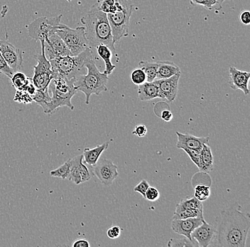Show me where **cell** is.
Wrapping results in <instances>:
<instances>
[{"instance_id": "6da1fadb", "label": "cell", "mask_w": 250, "mask_h": 247, "mask_svg": "<svg viewBox=\"0 0 250 247\" xmlns=\"http://www.w3.org/2000/svg\"><path fill=\"white\" fill-rule=\"evenodd\" d=\"M217 243L220 247H245L250 229V213L242 212L237 202L223 209L215 219Z\"/></svg>"}, {"instance_id": "7a4b0ae2", "label": "cell", "mask_w": 250, "mask_h": 247, "mask_svg": "<svg viewBox=\"0 0 250 247\" xmlns=\"http://www.w3.org/2000/svg\"><path fill=\"white\" fill-rule=\"evenodd\" d=\"M85 28V36L89 47L93 49L98 45H104L112 51H115V43L107 14L102 12L95 3L85 16L81 19Z\"/></svg>"}, {"instance_id": "3957f363", "label": "cell", "mask_w": 250, "mask_h": 247, "mask_svg": "<svg viewBox=\"0 0 250 247\" xmlns=\"http://www.w3.org/2000/svg\"><path fill=\"white\" fill-rule=\"evenodd\" d=\"M87 68V74H80L73 79V85L78 91H81L85 96V104H90L92 95L99 96L103 92L107 90V84L109 81L107 75L102 73L95 64L93 54L89 56L84 62Z\"/></svg>"}, {"instance_id": "277c9868", "label": "cell", "mask_w": 250, "mask_h": 247, "mask_svg": "<svg viewBox=\"0 0 250 247\" xmlns=\"http://www.w3.org/2000/svg\"><path fill=\"white\" fill-rule=\"evenodd\" d=\"M92 54H93V50L89 47L78 56H60L51 59L49 62L54 78L62 76L70 80L74 79L78 75L81 74V71L85 67L84 62L85 59Z\"/></svg>"}, {"instance_id": "5b68a950", "label": "cell", "mask_w": 250, "mask_h": 247, "mask_svg": "<svg viewBox=\"0 0 250 247\" xmlns=\"http://www.w3.org/2000/svg\"><path fill=\"white\" fill-rule=\"evenodd\" d=\"M56 33L70 50V56L79 55L86 48H89L85 26H78L76 29H71L67 25L61 24Z\"/></svg>"}, {"instance_id": "8992f818", "label": "cell", "mask_w": 250, "mask_h": 247, "mask_svg": "<svg viewBox=\"0 0 250 247\" xmlns=\"http://www.w3.org/2000/svg\"><path fill=\"white\" fill-rule=\"evenodd\" d=\"M62 17V15L53 17H39L27 26L28 34L37 42H44L50 34L56 32L60 26Z\"/></svg>"}, {"instance_id": "52a82bcc", "label": "cell", "mask_w": 250, "mask_h": 247, "mask_svg": "<svg viewBox=\"0 0 250 247\" xmlns=\"http://www.w3.org/2000/svg\"><path fill=\"white\" fill-rule=\"evenodd\" d=\"M40 42L42 53L37 55V64L34 67V76L31 81L36 88L45 90L48 89L50 83L54 79V73L51 69V63L45 54L44 44L43 42Z\"/></svg>"}, {"instance_id": "ba28073f", "label": "cell", "mask_w": 250, "mask_h": 247, "mask_svg": "<svg viewBox=\"0 0 250 247\" xmlns=\"http://www.w3.org/2000/svg\"><path fill=\"white\" fill-rule=\"evenodd\" d=\"M133 10L134 7H130L123 10L117 11L113 14H107V19L112 30L114 43H116L123 37L129 35V21Z\"/></svg>"}, {"instance_id": "9c48e42d", "label": "cell", "mask_w": 250, "mask_h": 247, "mask_svg": "<svg viewBox=\"0 0 250 247\" xmlns=\"http://www.w3.org/2000/svg\"><path fill=\"white\" fill-rule=\"evenodd\" d=\"M93 175L102 183L110 186L118 177L117 166L112 161L107 159H99L96 164L91 167Z\"/></svg>"}, {"instance_id": "30bf717a", "label": "cell", "mask_w": 250, "mask_h": 247, "mask_svg": "<svg viewBox=\"0 0 250 247\" xmlns=\"http://www.w3.org/2000/svg\"><path fill=\"white\" fill-rule=\"evenodd\" d=\"M0 52L15 73L21 71L23 64L22 52L21 50L15 47L7 41L1 40Z\"/></svg>"}, {"instance_id": "8fae6325", "label": "cell", "mask_w": 250, "mask_h": 247, "mask_svg": "<svg viewBox=\"0 0 250 247\" xmlns=\"http://www.w3.org/2000/svg\"><path fill=\"white\" fill-rule=\"evenodd\" d=\"M45 54L48 60L60 56H70V50L56 32L50 34L43 42Z\"/></svg>"}, {"instance_id": "7c38bea8", "label": "cell", "mask_w": 250, "mask_h": 247, "mask_svg": "<svg viewBox=\"0 0 250 247\" xmlns=\"http://www.w3.org/2000/svg\"><path fill=\"white\" fill-rule=\"evenodd\" d=\"M71 165L68 176V180L72 181L76 184L83 183L90 180L92 178L91 173L87 165L83 163V156H76L70 159Z\"/></svg>"}, {"instance_id": "4fadbf2b", "label": "cell", "mask_w": 250, "mask_h": 247, "mask_svg": "<svg viewBox=\"0 0 250 247\" xmlns=\"http://www.w3.org/2000/svg\"><path fill=\"white\" fill-rule=\"evenodd\" d=\"M181 73H177L168 79H156L154 82L159 87L164 101L171 103L176 99L179 90V81Z\"/></svg>"}, {"instance_id": "5bb4252c", "label": "cell", "mask_w": 250, "mask_h": 247, "mask_svg": "<svg viewBox=\"0 0 250 247\" xmlns=\"http://www.w3.org/2000/svg\"><path fill=\"white\" fill-rule=\"evenodd\" d=\"M216 229L215 226L203 222L202 225L195 228L191 233V237L198 242V246L208 247L215 240Z\"/></svg>"}, {"instance_id": "9a60e30c", "label": "cell", "mask_w": 250, "mask_h": 247, "mask_svg": "<svg viewBox=\"0 0 250 247\" xmlns=\"http://www.w3.org/2000/svg\"><path fill=\"white\" fill-rule=\"evenodd\" d=\"M205 219L188 218L185 220H172L171 227L176 234L192 239L191 233L195 228L202 225Z\"/></svg>"}, {"instance_id": "2e32d148", "label": "cell", "mask_w": 250, "mask_h": 247, "mask_svg": "<svg viewBox=\"0 0 250 247\" xmlns=\"http://www.w3.org/2000/svg\"><path fill=\"white\" fill-rule=\"evenodd\" d=\"M229 85L233 90H241L245 95L250 93L248 84L250 73L246 71H241L234 67H229Z\"/></svg>"}, {"instance_id": "e0dca14e", "label": "cell", "mask_w": 250, "mask_h": 247, "mask_svg": "<svg viewBox=\"0 0 250 247\" xmlns=\"http://www.w3.org/2000/svg\"><path fill=\"white\" fill-rule=\"evenodd\" d=\"M178 137L176 148L179 149L201 150L204 144H209L210 137H196L189 134L176 131Z\"/></svg>"}, {"instance_id": "ac0fdd59", "label": "cell", "mask_w": 250, "mask_h": 247, "mask_svg": "<svg viewBox=\"0 0 250 247\" xmlns=\"http://www.w3.org/2000/svg\"><path fill=\"white\" fill-rule=\"evenodd\" d=\"M48 88H50L52 92V96H51V101L50 103L47 114L51 115L59 108L62 107V106H66V107L69 108L71 111L74 110V106L72 104L71 99L76 93H62V92L59 91L51 87H48Z\"/></svg>"}, {"instance_id": "d6986e66", "label": "cell", "mask_w": 250, "mask_h": 247, "mask_svg": "<svg viewBox=\"0 0 250 247\" xmlns=\"http://www.w3.org/2000/svg\"><path fill=\"white\" fill-rule=\"evenodd\" d=\"M98 9L105 14H113L117 11L134 7L131 0H98Z\"/></svg>"}, {"instance_id": "ffe728a7", "label": "cell", "mask_w": 250, "mask_h": 247, "mask_svg": "<svg viewBox=\"0 0 250 247\" xmlns=\"http://www.w3.org/2000/svg\"><path fill=\"white\" fill-rule=\"evenodd\" d=\"M139 98L142 101H151L154 98H159L164 100L163 96L159 91V87L154 81L146 82L138 86Z\"/></svg>"}, {"instance_id": "44dd1931", "label": "cell", "mask_w": 250, "mask_h": 247, "mask_svg": "<svg viewBox=\"0 0 250 247\" xmlns=\"http://www.w3.org/2000/svg\"><path fill=\"white\" fill-rule=\"evenodd\" d=\"M109 142L97 145L94 148H85L83 151V159L86 165L93 167L99 160L102 153L108 148Z\"/></svg>"}, {"instance_id": "7402d4cb", "label": "cell", "mask_w": 250, "mask_h": 247, "mask_svg": "<svg viewBox=\"0 0 250 247\" xmlns=\"http://www.w3.org/2000/svg\"><path fill=\"white\" fill-rule=\"evenodd\" d=\"M179 73H181V69L173 62H167V61L158 62L156 79H168Z\"/></svg>"}, {"instance_id": "603a6c76", "label": "cell", "mask_w": 250, "mask_h": 247, "mask_svg": "<svg viewBox=\"0 0 250 247\" xmlns=\"http://www.w3.org/2000/svg\"><path fill=\"white\" fill-rule=\"evenodd\" d=\"M95 49H96L98 55L103 59V62H104L105 68H104V71L103 73L109 76V75L112 74V72H113L114 70L116 68L115 65H114V64L112 63V61H111L112 57V50H111L108 46L104 45H98V46L95 48Z\"/></svg>"}, {"instance_id": "cb8c5ba5", "label": "cell", "mask_w": 250, "mask_h": 247, "mask_svg": "<svg viewBox=\"0 0 250 247\" xmlns=\"http://www.w3.org/2000/svg\"><path fill=\"white\" fill-rule=\"evenodd\" d=\"M198 169L205 173H209L213 169V156L209 144L203 145L201 152V165Z\"/></svg>"}, {"instance_id": "d4e9b609", "label": "cell", "mask_w": 250, "mask_h": 247, "mask_svg": "<svg viewBox=\"0 0 250 247\" xmlns=\"http://www.w3.org/2000/svg\"><path fill=\"white\" fill-rule=\"evenodd\" d=\"M32 99L33 101H35L37 104L39 105L43 109L45 113L47 114L50 103L51 101V97L48 93V89L45 90L37 89L35 94L32 96Z\"/></svg>"}, {"instance_id": "484cf974", "label": "cell", "mask_w": 250, "mask_h": 247, "mask_svg": "<svg viewBox=\"0 0 250 247\" xmlns=\"http://www.w3.org/2000/svg\"><path fill=\"white\" fill-rule=\"evenodd\" d=\"M189 209H203L202 202L195 198L194 196L181 200L179 204H176L175 212H182Z\"/></svg>"}, {"instance_id": "4316f807", "label": "cell", "mask_w": 250, "mask_h": 247, "mask_svg": "<svg viewBox=\"0 0 250 247\" xmlns=\"http://www.w3.org/2000/svg\"><path fill=\"white\" fill-rule=\"evenodd\" d=\"M140 68L145 73L147 82H152L156 79L157 76L158 63L141 61L139 63Z\"/></svg>"}, {"instance_id": "83f0119b", "label": "cell", "mask_w": 250, "mask_h": 247, "mask_svg": "<svg viewBox=\"0 0 250 247\" xmlns=\"http://www.w3.org/2000/svg\"><path fill=\"white\" fill-rule=\"evenodd\" d=\"M10 79L12 86L17 90H24L31 80L21 71L15 72Z\"/></svg>"}, {"instance_id": "f1b7e54d", "label": "cell", "mask_w": 250, "mask_h": 247, "mask_svg": "<svg viewBox=\"0 0 250 247\" xmlns=\"http://www.w3.org/2000/svg\"><path fill=\"white\" fill-rule=\"evenodd\" d=\"M188 218H201L203 217V209H189L180 212H175L173 220H185Z\"/></svg>"}, {"instance_id": "f546056e", "label": "cell", "mask_w": 250, "mask_h": 247, "mask_svg": "<svg viewBox=\"0 0 250 247\" xmlns=\"http://www.w3.org/2000/svg\"><path fill=\"white\" fill-rule=\"evenodd\" d=\"M70 165H71V162H70V159H69L59 168L51 170L50 172V176L54 177V178H60L62 180L68 179V176L70 174Z\"/></svg>"}, {"instance_id": "4dcf8cb0", "label": "cell", "mask_w": 250, "mask_h": 247, "mask_svg": "<svg viewBox=\"0 0 250 247\" xmlns=\"http://www.w3.org/2000/svg\"><path fill=\"white\" fill-rule=\"evenodd\" d=\"M194 197L201 202L206 201L210 196V187L206 184H197L194 187Z\"/></svg>"}, {"instance_id": "1f68e13d", "label": "cell", "mask_w": 250, "mask_h": 247, "mask_svg": "<svg viewBox=\"0 0 250 247\" xmlns=\"http://www.w3.org/2000/svg\"><path fill=\"white\" fill-rule=\"evenodd\" d=\"M167 245L169 247H199L198 242L194 239H189L185 237L183 239H171Z\"/></svg>"}, {"instance_id": "d6a6232c", "label": "cell", "mask_w": 250, "mask_h": 247, "mask_svg": "<svg viewBox=\"0 0 250 247\" xmlns=\"http://www.w3.org/2000/svg\"><path fill=\"white\" fill-rule=\"evenodd\" d=\"M130 80L135 85H141L146 82V77L145 72L141 68H137L133 70L130 73Z\"/></svg>"}, {"instance_id": "836d02e7", "label": "cell", "mask_w": 250, "mask_h": 247, "mask_svg": "<svg viewBox=\"0 0 250 247\" xmlns=\"http://www.w3.org/2000/svg\"><path fill=\"white\" fill-rule=\"evenodd\" d=\"M14 101L21 104H29L32 102L33 99L32 96L24 90H17L14 97Z\"/></svg>"}, {"instance_id": "e575fe53", "label": "cell", "mask_w": 250, "mask_h": 247, "mask_svg": "<svg viewBox=\"0 0 250 247\" xmlns=\"http://www.w3.org/2000/svg\"><path fill=\"white\" fill-rule=\"evenodd\" d=\"M201 150L183 149V151L187 153L188 156L191 159L192 162H193L198 168H200V165H201Z\"/></svg>"}, {"instance_id": "d590c367", "label": "cell", "mask_w": 250, "mask_h": 247, "mask_svg": "<svg viewBox=\"0 0 250 247\" xmlns=\"http://www.w3.org/2000/svg\"><path fill=\"white\" fill-rule=\"evenodd\" d=\"M15 72L9 67L5 59H4L3 56L0 52V74H4L9 77V79L12 78Z\"/></svg>"}, {"instance_id": "8d00e7d4", "label": "cell", "mask_w": 250, "mask_h": 247, "mask_svg": "<svg viewBox=\"0 0 250 247\" xmlns=\"http://www.w3.org/2000/svg\"><path fill=\"white\" fill-rule=\"evenodd\" d=\"M190 4L193 6H202L207 9H212V7L218 4L216 0H189Z\"/></svg>"}, {"instance_id": "74e56055", "label": "cell", "mask_w": 250, "mask_h": 247, "mask_svg": "<svg viewBox=\"0 0 250 247\" xmlns=\"http://www.w3.org/2000/svg\"><path fill=\"white\" fill-rule=\"evenodd\" d=\"M160 198V192L154 187H148L145 194V199L149 202H155Z\"/></svg>"}, {"instance_id": "f35d334b", "label": "cell", "mask_w": 250, "mask_h": 247, "mask_svg": "<svg viewBox=\"0 0 250 247\" xmlns=\"http://www.w3.org/2000/svg\"><path fill=\"white\" fill-rule=\"evenodd\" d=\"M149 187V184L146 180H142V181L139 183L137 184V185L134 187V191L139 192L140 193L144 198H145V194H146V190Z\"/></svg>"}, {"instance_id": "ab89813d", "label": "cell", "mask_w": 250, "mask_h": 247, "mask_svg": "<svg viewBox=\"0 0 250 247\" xmlns=\"http://www.w3.org/2000/svg\"><path fill=\"white\" fill-rule=\"evenodd\" d=\"M147 131V128L146 127V126L141 124L135 126L134 131H132V134L139 137H143L146 135Z\"/></svg>"}, {"instance_id": "60d3db41", "label": "cell", "mask_w": 250, "mask_h": 247, "mask_svg": "<svg viewBox=\"0 0 250 247\" xmlns=\"http://www.w3.org/2000/svg\"><path fill=\"white\" fill-rule=\"evenodd\" d=\"M121 234V228L118 226H114L109 228L107 231V235L109 239H117Z\"/></svg>"}, {"instance_id": "b9f144b4", "label": "cell", "mask_w": 250, "mask_h": 247, "mask_svg": "<svg viewBox=\"0 0 250 247\" xmlns=\"http://www.w3.org/2000/svg\"><path fill=\"white\" fill-rule=\"evenodd\" d=\"M73 247H90V245L88 241L86 240L85 239H78L77 240L74 241L73 245Z\"/></svg>"}, {"instance_id": "7bdbcfd3", "label": "cell", "mask_w": 250, "mask_h": 247, "mask_svg": "<svg viewBox=\"0 0 250 247\" xmlns=\"http://www.w3.org/2000/svg\"><path fill=\"white\" fill-rule=\"evenodd\" d=\"M240 20L242 23L245 25L250 24V12L249 11H244L240 15Z\"/></svg>"}, {"instance_id": "ee69618b", "label": "cell", "mask_w": 250, "mask_h": 247, "mask_svg": "<svg viewBox=\"0 0 250 247\" xmlns=\"http://www.w3.org/2000/svg\"><path fill=\"white\" fill-rule=\"evenodd\" d=\"M161 118L165 122H170L173 119V113L169 110L165 109L161 113Z\"/></svg>"}, {"instance_id": "f6af8a7d", "label": "cell", "mask_w": 250, "mask_h": 247, "mask_svg": "<svg viewBox=\"0 0 250 247\" xmlns=\"http://www.w3.org/2000/svg\"><path fill=\"white\" fill-rule=\"evenodd\" d=\"M37 89L36 88L35 86L34 85V84L32 83V81L29 82V84H28L27 87L25 89L24 91H26V93H29V95H31V96L35 94L36 91H37Z\"/></svg>"}, {"instance_id": "bcb514c9", "label": "cell", "mask_w": 250, "mask_h": 247, "mask_svg": "<svg viewBox=\"0 0 250 247\" xmlns=\"http://www.w3.org/2000/svg\"><path fill=\"white\" fill-rule=\"evenodd\" d=\"M216 1L217 2H218V4H222V3L224 2L226 0H216Z\"/></svg>"}, {"instance_id": "7dc6e473", "label": "cell", "mask_w": 250, "mask_h": 247, "mask_svg": "<svg viewBox=\"0 0 250 247\" xmlns=\"http://www.w3.org/2000/svg\"><path fill=\"white\" fill-rule=\"evenodd\" d=\"M67 1H68V2H70V1H72V0H66Z\"/></svg>"}]
</instances>
